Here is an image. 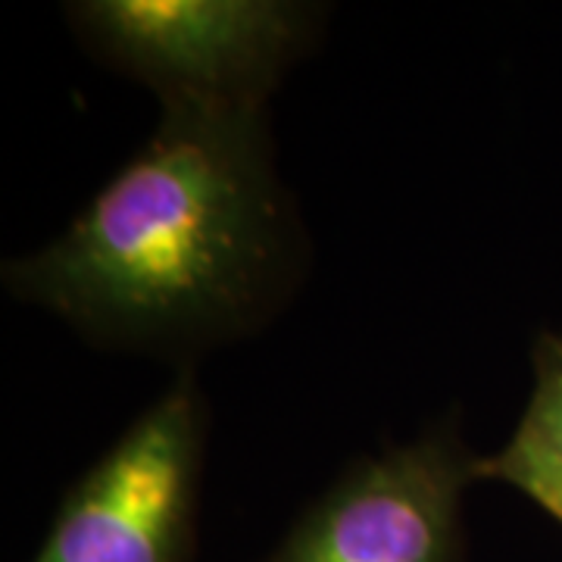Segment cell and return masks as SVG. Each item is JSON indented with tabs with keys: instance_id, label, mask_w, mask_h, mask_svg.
Returning a JSON list of instances; mask_svg holds the SVG:
<instances>
[{
	"instance_id": "cell-1",
	"label": "cell",
	"mask_w": 562,
	"mask_h": 562,
	"mask_svg": "<svg viewBox=\"0 0 562 562\" xmlns=\"http://www.w3.org/2000/svg\"><path fill=\"white\" fill-rule=\"evenodd\" d=\"M297 269L266 110H166L57 241L3 266V284L88 341L191 353L257 328Z\"/></svg>"
},
{
	"instance_id": "cell-5",
	"label": "cell",
	"mask_w": 562,
	"mask_h": 562,
	"mask_svg": "<svg viewBox=\"0 0 562 562\" xmlns=\"http://www.w3.org/2000/svg\"><path fill=\"white\" fill-rule=\"evenodd\" d=\"M531 397L513 438L475 457V482H503L562 525V331H541L531 347Z\"/></svg>"
},
{
	"instance_id": "cell-3",
	"label": "cell",
	"mask_w": 562,
	"mask_h": 562,
	"mask_svg": "<svg viewBox=\"0 0 562 562\" xmlns=\"http://www.w3.org/2000/svg\"><path fill=\"white\" fill-rule=\"evenodd\" d=\"M206 406L181 372L63 497L32 562H191Z\"/></svg>"
},
{
	"instance_id": "cell-4",
	"label": "cell",
	"mask_w": 562,
	"mask_h": 562,
	"mask_svg": "<svg viewBox=\"0 0 562 562\" xmlns=\"http://www.w3.org/2000/svg\"><path fill=\"white\" fill-rule=\"evenodd\" d=\"M475 457L457 416L419 441L353 462L269 562H465L462 494Z\"/></svg>"
},
{
	"instance_id": "cell-2",
	"label": "cell",
	"mask_w": 562,
	"mask_h": 562,
	"mask_svg": "<svg viewBox=\"0 0 562 562\" xmlns=\"http://www.w3.org/2000/svg\"><path fill=\"white\" fill-rule=\"evenodd\" d=\"M79 38L169 113H260L316 38L319 13L281 0H88Z\"/></svg>"
}]
</instances>
